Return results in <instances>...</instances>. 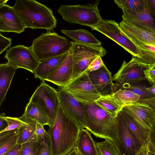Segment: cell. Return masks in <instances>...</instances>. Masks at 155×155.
<instances>
[{
  "instance_id": "1",
  "label": "cell",
  "mask_w": 155,
  "mask_h": 155,
  "mask_svg": "<svg viewBox=\"0 0 155 155\" xmlns=\"http://www.w3.org/2000/svg\"><path fill=\"white\" fill-rule=\"evenodd\" d=\"M81 129L65 114L60 104L55 121L47 132L52 155H66L74 149Z\"/></svg>"
},
{
  "instance_id": "2",
  "label": "cell",
  "mask_w": 155,
  "mask_h": 155,
  "mask_svg": "<svg viewBox=\"0 0 155 155\" xmlns=\"http://www.w3.org/2000/svg\"><path fill=\"white\" fill-rule=\"evenodd\" d=\"M12 7L26 28L51 31L56 26L52 10L35 0H16Z\"/></svg>"
},
{
  "instance_id": "3",
  "label": "cell",
  "mask_w": 155,
  "mask_h": 155,
  "mask_svg": "<svg viewBox=\"0 0 155 155\" xmlns=\"http://www.w3.org/2000/svg\"><path fill=\"white\" fill-rule=\"evenodd\" d=\"M81 103L85 117V128L97 137L114 142L117 133L116 117L111 116L95 102Z\"/></svg>"
},
{
  "instance_id": "4",
  "label": "cell",
  "mask_w": 155,
  "mask_h": 155,
  "mask_svg": "<svg viewBox=\"0 0 155 155\" xmlns=\"http://www.w3.org/2000/svg\"><path fill=\"white\" fill-rule=\"evenodd\" d=\"M72 45L67 38L47 31L34 39L30 47L40 61L68 52Z\"/></svg>"
},
{
  "instance_id": "5",
  "label": "cell",
  "mask_w": 155,
  "mask_h": 155,
  "mask_svg": "<svg viewBox=\"0 0 155 155\" xmlns=\"http://www.w3.org/2000/svg\"><path fill=\"white\" fill-rule=\"evenodd\" d=\"M99 1L94 4L61 5L58 10L63 18L70 23H75L91 28L97 25L103 20L98 8Z\"/></svg>"
},
{
  "instance_id": "6",
  "label": "cell",
  "mask_w": 155,
  "mask_h": 155,
  "mask_svg": "<svg viewBox=\"0 0 155 155\" xmlns=\"http://www.w3.org/2000/svg\"><path fill=\"white\" fill-rule=\"evenodd\" d=\"M72 43L73 69L71 81L87 71L90 64L98 56L102 57L107 53L101 45H90L74 41H72Z\"/></svg>"
},
{
  "instance_id": "7",
  "label": "cell",
  "mask_w": 155,
  "mask_h": 155,
  "mask_svg": "<svg viewBox=\"0 0 155 155\" xmlns=\"http://www.w3.org/2000/svg\"><path fill=\"white\" fill-rule=\"evenodd\" d=\"M36 104L48 117L49 126L54 124L60 106L58 91L42 81L29 100Z\"/></svg>"
},
{
  "instance_id": "8",
  "label": "cell",
  "mask_w": 155,
  "mask_h": 155,
  "mask_svg": "<svg viewBox=\"0 0 155 155\" xmlns=\"http://www.w3.org/2000/svg\"><path fill=\"white\" fill-rule=\"evenodd\" d=\"M60 88L70 94L77 101L82 103L94 102L101 95L91 81L87 71L80 77Z\"/></svg>"
},
{
  "instance_id": "9",
  "label": "cell",
  "mask_w": 155,
  "mask_h": 155,
  "mask_svg": "<svg viewBox=\"0 0 155 155\" xmlns=\"http://www.w3.org/2000/svg\"><path fill=\"white\" fill-rule=\"evenodd\" d=\"M117 133L114 141L120 155H136L143 146L130 129L123 116L117 117Z\"/></svg>"
},
{
  "instance_id": "10",
  "label": "cell",
  "mask_w": 155,
  "mask_h": 155,
  "mask_svg": "<svg viewBox=\"0 0 155 155\" xmlns=\"http://www.w3.org/2000/svg\"><path fill=\"white\" fill-rule=\"evenodd\" d=\"M150 65L138 58L133 57L128 63L124 60L120 68L113 77V80L119 85L147 80L144 71L149 68Z\"/></svg>"
},
{
  "instance_id": "11",
  "label": "cell",
  "mask_w": 155,
  "mask_h": 155,
  "mask_svg": "<svg viewBox=\"0 0 155 155\" xmlns=\"http://www.w3.org/2000/svg\"><path fill=\"white\" fill-rule=\"evenodd\" d=\"M92 30L101 32L123 48L133 57L139 58L136 47L114 20H102Z\"/></svg>"
},
{
  "instance_id": "12",
  "label": "cell",
  "mask_w": 155,
  "mask_h": 155,
  "mask_svg": "<svg viewBox=\"0 0 155 155\" xmlns=\"http://www.w3.org/2000/svg\"><path fill=\"white\" fill-rule=\"evenodd\" d=\"M5 58L17 69L23 68L34 74L39 63L30 47L23 45L10 47L6 50Z\"/></svg>"
},
{
  "instance_id": "13",
  "label": "cell",
  "mask_w": 155,
  "mask_h": 155,
  "mask_svg": "<svg viewBox=\"0 0 155 155\" xmlns=\"http://www.w3.org/2000/svg\"><path fill=\"white\" fill-rule=\"evenodd\" d=\"M121 110L140 126L151 130L155 121V108L148 103L145 99H139L123 107Z\"/></svg>"
},
{
  "instance_id": "14",
  "label": "cell",
  "mask_w": 155,
  "mask_h": 155,
  "mask_svg": "<svg viewBox=\"0 0 155 155\" xmlns=\"http://www.w3.org/2000/svg\"><path fill=\"white\" fill-rule=\"evenodd\" d=\"M58 92L60 104L65 114L81 129L85 128V117L81 103L60 87Z\"/></svg>"
},
{
  "instance_id": "15",
  "label": "cell",
  "mask_w": 155,
  "mask_h": 155,
  "mask_svg": "<svg viewBox=\"0 0 155 155\" xmlns=\"http://www.w3.org/2000/svg\"><path fill=\"white\" fill-rule=\"evenodd\" d=\"M26 28L12 7L6 4L0 6V31L20 34Z\"/></svg>"
},
{
  "instance_id": "16",
  "label": "cell",
  "mask_w": 155,
  "mask_h": 155,
  "mask_svg": "<svg viewBox=\"0 0 155 155\" xmlns=\"http://www.w3.org/2000/svg\"><path fill=\"white\" fill-rule=\"evenodd\" d=\"M88 75L95 88L101 95H108L114 92L115 86L113 77L105 65L97 70L88 71Z\"/></svg>"
},
{
  "instance_id": "17",
  "label": "cell",
  "mask_w": 155,
  "mask_h": 155,
  "mask_svg": "<svg viewBox=\"0 0 155 155\" xmlns=\"http://www.w3.org/2000/svg\"><path fill=\"white\" fill-rule=\"evenodd\" d=\"M73 69V58L71 48L66 58L57 70L48 76L45 81L52 83L59 87H62L71 81Z\"/></svg>"
},
{
  "instance_id": "18",
  "label": "cell",
  "mask_w": 155,
  "mask_h": 155,
  "mask_svg": "<svg viewBox=\"0 0 155 155\" xmlns=\"http://www.w3.org/2000/svg\"><path fill=\"white\" fill-rule=\"evenodd\" d=\"M119 25L126 36L133 43L147 44L155 46V34L138 28L124 20L121 21Z\"/></svg>"
},
{
  "instance_id": "19",
  "label": "cell",
  "mask_w": 155,
  "mask_h": 155,
  "mask_svg": "<svg viewBox=\"0 0 155 155\" xmlns=\"http://www.w3.org/2000/svg\"><path fill=\"white\" fill-rule=\"evenodd\" d=\"M123 20L128 21L137 27L155 34V19L147 6L139 12L123 14Z\"/></svg>"
},
{
  "instance_id": "20",
  "label": "cell",
  "mask_w": 155,
  "mask_h": 155,
  "mask_svg": "<svg viewBox=\"0 0 155 155\" xmlns=\"http://www.w3.org/2000/svg\"><path fill=\"white\" fill-rule=\"evenodd\" d=\"M69 51L61 55L39 61L34 73L35 78L44 81L48 76L57 70L66 58Z\"/></svg>"
},
{
  "instance_id": "21",
  "label": "cell",
  "mask_w": 155,
  "mask_h": 155,
  "mask_svg": "<svg viewBox=\"0 0 155 155\" xmlns=\"http://www.w3.org/2000/svg\"><path fill=\"white\" fill-rule=\"evenodd\" d=\"M75 148L79 155H98L96 142L86 129L80 130Z\"/></svg>"
},
{
  "instance_id": "22",
  "label": "cell",
  "mask_w": 155,
  "mask_h": 155,
  "mask_svg": "<svg viewBox=\"0 0 155 155\" xmlns=\"http://www.w3.org/2000/svg\"><path fill=\"white\" fill-rule=\"evenodd\" d=\"M17 69L8 62L0 64V106L5 100L7 93Z\"/></svg>"
},
{
  "instance_id": "23",
  "label": "cell",
  "mask_w": 155,
  "mask_h": 155,
  "mask_svg": "<svg viewBox=\"0 0 155 155\" xmlns=\"http://www.w3.org/2000/svg\"><path fill=\"white\" fill-rule=\"evenodd\" d=\"M61 31L74 42L90 45H101V42L96 39L92 33L86 30L62 29Z\"/></svg>"
},
{
  "instance_id": "24",
  "label": "cell",
  "mask_w": 155,
  "mask_h": 155,
  "mask_svg": "<svg viewBox=\"0 0 155 155\" xmlns=\"http://www.w3.org/2000/svg\"><path fill=\"white\" fill-rule=\"evenodd\" d=\"M120 113L123 116L130 131L141 143L143 146H147L150 130L140 126L124 111L121 110Z\"/></svg>"
},
{
  "instance_id": "25",
  "label": "cell",
  "mask_w": 155,
  "mask_h": 155,
  "mask_svg": "<svg viewBox=\"0 0 155 155\" xmlns=\"http://www.w3.org/2000/svg\"><path fill=\"white\" fill-rule=\"evenodd\" d=\"M118 7L122 10L123 14L139 12L148 5V0H120L114 1Z\"/></svg>"
},
{
  "instance_id": "26",
  "label": "cell",
  "mask_w": 155,
  "mask_h": 155,
  "mask_svg": "<svg viewBox=\"0 0 155 155\" xmlns=\"http://www.w3.org/2000/svg\"><path fill=\"white\" fill-rule=\"evenodd\" d=\"M110 95L112 99L122 108L137 101L140 98L138 95L121 88Z\"/></svg>"
},
{
  "instance_id": "27",
  "label": "cell",
  "mask_w": 155,
  "mask_h": 155,
  "mask_svg": "<svg viewBox=\"0 0 155 155\" xmlns=\"http://www.w3.org/2000/svg\"><path fill=\"white\" fill-rule=\"evenodd\" d=\"M18 129L0 132V155L4 153L17 144Z\"/></svg>"
},
{
  "instance_id": "28",
  "label": "cell",
  "mask_w": 155,
  "mask_h": 155,
  "mask_svg": "<svg viewBox=\"0 0 155 155\" xmlns=\"http://www.w3.org/2000/svg\"><path fill=\"white\" fill-rule=\"evenodd\" d=\"M22 116L36 121L43 126H49L48 119L42 111L35 104L28 102L25 107Z\"/></svg>"
},
{
  "instance_id": "29",
  "label": "cell",
  "mask_w": 155,
  "mask_h": 155,
  "mask_svg": "<svg viewBox=\"0 0 155 155\" xmlns=\"http://www.w3.org/2000/svg\"><path fill=\"white\" fill-rule=\"evenodd\" d=\"M18 118L27 124L18 129V137L17 144H22L28 141L35 134L37 122L22 116Z\"/></svg>"
},
{
  "instance_id": "30",
  "label": "cell",
  "mask_w": 155,
  "mask_h": 155,
  "mask_svg": "<svg viewBox=\"0 0 155 155\" xmlns=\"http://www.w3.org/2000/svg\"><path fill=\"white\" fill-rule=\"evenodd\" d=\"M95 103L114 118H116L122 108L115 101L110 94L101 95Z\"/></svg>"
},
{
  "instance_id": "31",
  "label": "cell",
  "mask_w": 155,
  "mask_h": 155,
  "mask_svg": "<svg viewBox=\"0 0 155 155\" xmlns=\"http://www.w3.org/2000/svg\"><path fill=\"white\" fill-rule=\"evenodd\" d=\"M136 47L139 59L150 65L155 64V46L143 43H133Z\"/></svg>"
},
{
  "instance_id": "32",
  "label": "cell",
  "mask_w": 155,
  "mask_h": 155,
  "mask_svg": "<svg viewBox=\"0 0 155 155\" xmlns=\"http://www.w3.org/2000/svg\"><path fill=\"white\" fill-rule=\"evenodd\" d=\"M142 82L126 83L122 85L117 84V86L120 87V88L129 90L140 96L139 99H146L155 97V95L146 89L148 87Z\"/></svg>"
},
{
  "instance_id": "33",
  "label": "cell",
  "mask_w": 155,
  "mask_h": 155,
  "mask_svg": "<svg viewBox=\"0 0 155 155\" xmlns=\"http://www.w3.org/2000/svg\"><path fill=\"white\" fill-rule=\"evenodd\" d=\"M41 142L35 134L28 141L22 144L19 155H38Z\"/></svg>"
},
{
  "instance_id": "34",
  "label": "cell",
  "mask_w": 155,
  "mask_h": 155,
  "mask_svg": "<svg viewBox=\"0 0 155 155\" xmlns=\"http://www.w3.org/2000/svg\"><path fill=\"white\" fill-rule=\"evenodd\" d=\"M98 155H120L114 142L109 139L96 143Z\"/></svg>"
},
{
  "instance_id": "35",
  "label": "cell",
  "mask_w": 155,
  "mask_h": 155,
  "mask_svg": "<svg viewBox=\"0 0 155 155\" xmlns=\"http://www.w3.org/2000/svg\"><path fill=\"white\" fill-rule=\"evenodd\" d=\"M38 138L41 142V147L38 155H52L51 141L47 133L44 138Z\"/></svg>"
},
{
  "instance_id": "36",
  "label": "cell",
  "mask_w": 155,
  "mask_h": 155,
  "mask_svg": "<svg viewBox=\"0 0 155 155\" xmlns=\"http://www.w3.org/2000/svg\"><path fill=\"white\" fill-rule=\"evenodd\" d=\"M5 118L8 122V126L2 132L18 129L27 124L19 118L5 116Z\"/></svg>"
},
{
  "instance_id": "37",
  "label": "cell",
  "mask_w": 155,
  "mask_h": 155,
  "mask_svg": "<svg viewBox=\"0 0 155 155\" xmlns=\"http://www.w3.org/2000/svg\"><path fill=\"white\" fill-rule=\"evenodd\" d=\"M147 147L149 151L155 154V121L150 133Z\"/></svg>"
},
{
  "instance_id": "38",
  "label": "cell",
  "mask_w": 155,
  "mask_h": 155,
  "mask_svg": "<svg viewBox=\"0 0 155 155\" xmlns=\"http://www.w3.org/2000/svg\"><path fill=\"white\" fill-rule=\"evenodd\" d=\"M104 65L101 57L98 56L91 63L87 71L89 72L95 71L103 67Z\"/></svg>"
},
{
  "instance_id": "39",
  "label": "cell",
  "mask_w": 155,
  "mask_h": 155,
  "mask_svg": "<svg viewBox=\"0 0 155 155\" xmlns=\"http://www.w3.org/2000/svg\"><path fill=\"white\" fill-rule=\"evenodd\" d=\"M12 44V39L11 38L6 37L0 34V54H2Z\"/></svg>"
},
{
  "instance_id": "40",
  "label": "cell",
  "mask_w": 155,
  "mask_h": 155,
  "mask_svg": "<svg viewBox=\"0 0 155 155\" xmlns=\"http://www.w3.org/2000/svg\"><path fill=\"white\" fill-rule=\"evenodd\" d=\"M35 134L40 138H44L47 134V132L44 129L43 126L40 123L37 122Z\"/></svg>"
},
{
  "instance_id": "41",
  "label": "cell",
  "mask_w": 155,
  "mask_h": 155,
  "mask_svg": "<svg viewBox=\"0 0 155 155\" xmlns=\"http://www.w3.org/2000/svg\"><path fill=\"white\" fill-rule=\"evenodd\" d=\"M22 144H17L3 155H19Z\"/></svg>"
},
{
  "instance_id": "42",
  "label": "cell",
  "mask_w": 155,
  "mask_h": 155,
  "mask_svg": "<svg viewBox=\"0 0 155 155\" xmlns=\"http://www.w3.org/2000/svg\"><path fill=\"white\" fill-rule=\"evenodd\" d=\"M6 116L5 113L0 115V132L3 131L8 126V123L5 118Z\"/></svg>"
},
{
  "instance_id": "43",
  "label": "cell",
  "mask_w": 155,
  "mask_h": 155,
  "mask_svg": "<svg viewBox=\"0 0 155 155\" xmlns=\"http://www.w3.org/2000/svg\"><path fill=\"white\" fill-rule=\"evenodd\" d=\"M150 12L155 19V0H148Z\"/></svg>"
},
{
  "instance_id": "44",
  "label": "cell",
  "mask_w": 155,
  "mask_h": 155,
  "mask_svg": "<svg viewBox=\"0 0 155 155\" xmlns=\"http://www.w3.org/2000/svg\"><path fill=\"white\" fill-rule=\"evenodd\" d=\"M144 74L146 77H155V70L149 67V68L144 71Z\"/></svg>"
},
{
  "instance_id": "45",
  "label": "cell",
  "mask_w": 155,
  "mask_h": 155,
  "mask_svg": "<svg viewBox=\"0 0 155 155\" xmlns=\"http://www.w3.org/2000/svg\"><path fill=\"white\" fill-rule=\"evenodd\" d=\"M148 149L147 146H143L136 155H148Z\"/></svg>"
},
{
  "instance_id": "46",
  "label": "cell",
  "mask_w": 155,
  "mask_h": 155,
  "mask_svg": "<svg viewBox=\"0 0 155 155\" xmlns=\"http://www.w3.org/2000/svg\"><path fill=\"white\" fill-rule=\"evenodd\" d=\"M146 77L147 80L152 85H155V77Z\"/></svg>"
},
{
  "instance_id": "47",
  "label": "cell",
  "mask_w": 155,
  "mask_h": 155,
  "mask_svg": "<svg viewBox=\"0 0 155 155\" xmlns=\"http://www.w3.org/2000/svg\"><path fill=\"white\" fill-rule=\"evenodd\" d=\"M146 89L155 95V85H153L151 87L147 88Z\"/></svg>"
},
{
  "instance_id": "48",
  "label": "cell",
  "mask_w": 155,
  "mask_h": 155,
  "mask_svg": "<svg viewBox=\"0 0 155 155\" xmlns=\"http://www.w3.org/2000/svg\"><path fill=\"white\" fill-rule=\"evenodd\" d=\"M66 155H79L76 149L74 148Z\"/></svg>"
},
{
  "instance_id": "49",
  "label": "cell",
  "mask_w": 155,
  "mask_h": 155,
  "mask_svg": "<svg viewBox=\"0 0 155 155\" xmlns=\"http://www.w3.org/2000/svg\"><path fill=\"white\" fill-rule=\"evenodd\" d=\"M8 1V0H0V6L6 4V2Z\"/></svg>"
},
{
  "instance_id": "50",
  "label": "cell",
  "mask_w": 155,
  "mask_h": 155,
  "mask_svg": "<svg viewBox=\"0 0 155 155\" xmlns=\"http://www.w3.org/2000/svg\"><path fill=\"white\" fill-rule=\"evenodd\" d=\"M150 67L151 68L155 70V64L152 65H150Z\"/></svg>"
},
{
  "instance_id": "51",
  "label": "cell",
  "mask_w": 155,
  "mask_h": 155,
  "mask_svg": "<svg viewBox=\"0 0 155 155\" xmlns=\"http://www.w3.org/2000/svg\"><path fill=\"white\" fill-rule=\"evenodd\" d=\"M148 155H155V154L149 151Z\"/></svg>"
}]
</instances>
